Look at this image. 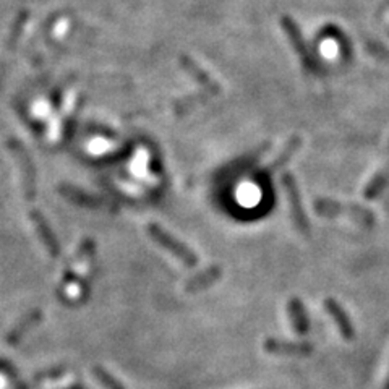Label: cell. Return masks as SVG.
Returning a JSON list of instances; mask_svg holds the SVG:
<instances>
[{"mask_svg":"<svg viewBox=\"0 0 389 389\" xmlns=\"http://www.w3.org/2000/svg\"><path fill=\"white\" fill-rule=\"evenodd\" d=\"M384 389H389V379H388V383H386V388H384Z\"/></svg>","mask_w":389,"mask_h":389,"instance_id":"obj_16","label":"cell"},{"mask_svg":"<svg viewBox=\"0 0 389 389\" xmlns=\"http://www.w3.org/2000/svg\"><path fill=\"white\" fill-rule=\"evenodd\" d=\"M148 231L151 233V237H153L156 242H159L164 249L171 251L174 256H177V258L180 260L182 263H185L187 266H195V264L198 263V258H196V255L193 253V251H190L184 244H180V242L174 239L171 233L162 231L159 226L151 224V226L148 227Z\"/></svg>","mask_w":389,"mask_h":389,"instance_id":"obj_2","label":"cell"},{"mask_svg":"<svg viewBox=\"0 0 389 389\" xmlns=\"http://www.w3.org/2000/svg\"><path fill=\"white\" fill-rule=\"evenodd\" d=\"M282 185L287 191V198H289V204H291V213H292V218H294L295 226L300 229L302 233H305L306 235V233H310V224L304 211V204H302L299 187H297V182H295V178L292 177V174H287V172L284 174Z\"/></svg>","mask_w":389,"mask_h":389,"instance_id":"obj_3","label":"cell"},{"mask_svg":"<svg viewBox=\"0 0 389 389\" xmlns=\"http://www.w3.org/2000/svg\"><path fill=\"white\" fill-rule=\"evenodd\" d=\"M93 373H94V377L99 379V383H103L107 389H123L122 384L116 381V379H114L111 375L106 372V370H103L101 367H94Z\"/></svg>","mask_w":389,"mask_h":389,"instance_id":"obj_14","label":"cell"},{"mask_svg":"<svg viewBox=\"0 0 389 389\" xmlns=\"http://www.w3.org/2000/svg\"><path fill=\"white\" fill-rule=\"evenodd\" d=\"M365 48H367L368 54H372L373 57H377L378 61L389 63V48H386L383 43L375 39L365 41Z\"/></svg>","mask_w":389,"mask_h":389,"instance_id":"obj_13","label":"cell"},{"mask_svg":"<svg viewBox=\"0 0 389 389\" xmlns=\"http://www.w3.org/2000/svg\"><path fill=\"white\" fill-rule=\"evenodd\" d=\"M41 318V313H38V311H34V313H31L28 318L25 319V322H21L20 324L21 326L20 328H15L13 329V333H12V336H10V342H17L20 337L25 334V331H28L30 326H31V323H36V319Z\"/></svg>","mask_w":389,"mask_h":389,"instance_id":"obj_15","label":"cell"},{"mask_svg":"<svg viewBox=\"0 0 389 389\" xmlns=\"http://www.w3.org/2000/svg\"><path fill=\"white\" fill-rule=\"evenodd\" d=\"M264 349L277 355H310L313 346L308 342H284L277 339H268L264 342Z\"/></svg>","mask_w":389,"mask_h":389,"instance_id":"obj_6","label":"cell"},{"mask_svg":"<svg viewBox=\"0 0 389 389\" xmlns=\"http://www.w3.org/2000/svg\"><path fill=\"white\" fill-rule=\"evenodd\" d=\"M221 276V269L219 268H211L208 269V271H204L201 276H196L189 281L187 284V291H200V289H204V287H208L209 284H213L216 279Z\"/></svg>","mask_w":389,"mask_h":389,"instance_id":"obj_11","label":"cell"},{"mask_svg":"<svg viewBox=\"0 0 389 389\" xmlns=\"http://www.w3.org/2000/svg\"><path fill=\"white\" fill-rule=\"evenodd\" d=\"M31 218H33L34 226L38 229V232L41 233V239H43V244L45 245V249L49 250L50 255L57 256L59 255V244L56 240V237L50 233V229L48 226V222L44 221V218L38 213H31Z\"/></svg>","mask_w":389,"mask_h":389,"instance_id":"obj_8","label":"cell"},{"mask_svg":"<svg viewBox=\"0 0 389 389\" xmlns=\"http://www.w3.org/2000/svg\"><path fill=\"white\" fill-rule=\"evenodd\" d=\"M315 211H317L319 216H326V218H336V216H342V214H346V216L352 218L357 222L364 224V226H368V227L375 226L373 213L357 204L337 203V201L322 198V200L315 201Z\"/></svg>","mask_w":389,"mask_h":389,"instance_id":"obj_1","label":"cell"},{"mask_svg":"<svg viewBox=\"0 0 389 389\" xmlns=\"http://www.w3.org/2000/svg\"><path fill=\"white\" fill-rule=\"evenodd\" d=\"M388 185H389V172L378 174V176H375L373 180L367 185V189H365V198L367 200L378 198Z\"/></svg>","mask_w":389,"mask_h":389,"instance_id":"obj_12","label":"cell"},{"mask_svg":"<svg viewBox=\"0 0 389 389\" xmlns=\"http://www.w3.org/2000/svg\"><path fill=\"white\" fill-rule=\"evenodd\" d=\"M324 308H326L328 313L331 315V318L334 319V323H336V326L342 334V337H344L346 341L354 339L355 329L354 324H352V319L349 318V315H347V311L342 308L336 300L331 299V297L324 300Z\"/></svg>","mask_w":389,"mask_h":389,"instance_id":"obj_5","label":"cell"},{"mask_svg":"<svg viewBox=\"0 0 389 389\" xmlns=\"http://www.w3.org/2000/svg\"><path fill=\"white\" fill-rule=\"evenodd\" d=\"M20 161H21V167H23V174H25V185H26V193H28V198L33 200L34 193H36V184H34V178H36V172L33 169V164H31L28 154H25L20 149Z\"/></svg>","mask_w":389,"mask_h":389,"instance_id":"obj_9","label":"cell"},{"mask_svg":"<svg viewBox=\"0 0 389 389\" xmlns=\"http://www.w3.org/2000/svg\"><path fill=\"white\" fill-rule=\"evenodd\" d=\"M282 26H284V31L289 34L291 43H292V45H294V49L297 50V54H299L302 63H304V65L311 72L317 70V68H318L317 61H315L313 56H311L308 45H306L304 36H302L299 28H297L295 23L292 21L291 18H282Z\"/></svg>","mask_w":389,"mask_h":389,"instance_id":"obj_4","label":"cell"},{"mask_svg":"<svg viewBox=\"0 0 389 389\" xmlns=\"http://www.w3.org/2000/svg\"><path fill=\"white\" fill-rule=\"evenodd\" d=\"M289 317L292 324H294L295 333H299L300 336H305L310 329V323H308V317H306L305 306L299 299H297V297L291 299L289 302Z\"/></svg>","mask_w":389,"mask_h":389,"instance_id":"obj_7","label":"cell"},{"mask_svg":"<svg viewBox=\"0 0 389 389\" xmlns=\"http://www.w3.org/2000/svg\"><path fill=\"white\" fill-rule=\"evenodd\" d=\"M299 146H300V138H299V136H292L289 143L286 145V148L281 151V154H279L277 158L274 159V161L266 167V172H274V171H276V169L284 166V164L289 161L291 156L294 154L297 149H299Z\"/></svg>","mask_w":389,"mask_h":389,"instance_id":"obj_10","label":"cell"}]
</instances>
